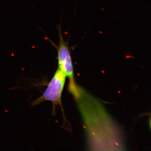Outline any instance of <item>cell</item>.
I'll return each mask as SVG.
<instances>
[{
	"instance_id": "1",
	"label": "cell",
	"mask_w": 151,
	"mask_h": 151,
	"mask_svg": "<svg viewBox=\"0 0 151 151\" xmlns=\"http://www.w3.org/2000/svg\"><path fill=\"white\" fill-rule=\"evenodd\" d=\"M81 113L91 150H124L122 130L101 103L78 86L73 95Z\"/></svg>"
},
{
	"instance_id": "2",
	"label": "cell",
	"mask_w": 151,
	"mask_h": 151,
	"mask_svg": "<svg viewBox=\"0 0 151 151\" xmlns=\"http://www.w3.org/2000/svg\"><path fill=\"white\" fill-rule=\"evenodd\" d=\"M59 36V44L56 46L58 68L62 70L69 79L68 91L73 94L77 90L78 85L76 83L72 58L68 42L65 41L63 37L60 27H58Z\"/></svg>"
},
{
	"instance_id": "3",
	"label": "cell",
	"mask_w": 151,
	"mask_h": 151,
	"mask_svg": "<svg viewBox=\"0 0 151 151\" xmlns=\"http://www.w3.org/2000/svg\"><path fill=\"white\" fill-rule=\"evenodd\" d=\"M66 76L62 70L58 68L43 94L32 103V106L39 105L45 101H50L53 105H60L62 108L61 97L64 89Z\"/></svg>"
}]
</instances>
